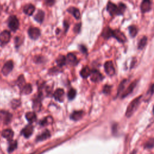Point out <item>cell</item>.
Segmentation results:
<instances>
[{"label": "cell", "instance_id": "26", "mask_svg": "<svg viewBox=\"0 0 154 154\" xmlns=\"http://www.w3.org/2000/svg\"><path fill=\"white\" fill-rule=\"evenodd\" d=\"M32 91H33L32 86L29 83L26 84L25 86L21 90V92L25 95H29L32 92Z\"/></svg>", "mask_w": 154, "mask_h": 154}, {"label": "cell", "instance_id": "1", "mask_svg": "<svg viewBox=\"0 0 154 154\" xmlns=\"http://www.w3.org/2000/svg\"><path fill=\"white\" fill-rule=\"evenodd\" d=\"M142 96H139V97L134 99V100L131 101V102L129 104V105L127 107V109H126V117H130L132 116V114L134 113V111L137 110V108H138L140 100L141 99Z\"/></svg>", "mask_w": 154, "mask_h": 154}, {"label": "cell", "instance_id": "5", "mask_svg": "<svg viewBox=\"0 0 154 154\" xmlns=\"http://www.w3.org/2000/svg\"><path fill=\"white\" fill-rule=\"evenodd\" d=\"M13 67H14L13 61L12 60H8L5 63L2 68V70H1L2 74L4 76L8 75L12 71Z\"/></svg>", "mask_w": 154, "mask_h": 154}, {"label": "cell", "instance_id": "12", "mask_svg": "<svg viewBox=\"0 0 154 154\" xmlns=\"http://www.w3.org/2000/svg\"><path fill=\"white\" fill-rule=\"evenodd\" d=\"M54 97L57 101L63 102L65 98L64 90L62 88H57L54 93Z\"/></svg>", "mask_w": 154, "mask_h": 154}, {"label": "cell", "instance_id": "6", "mask_svg": "<svg viewBox=\"0 0 154 154\" xmlns=\"http://www.w3.org/2000/svg\"><path fill=\"white\" fill-rule=\"evenodd\" d=\"M104 69L106 74L109 76H113L115 74V68L112 61H107L104 64Z\"/></svg>", "mask_w": 154, "mask_h": 154}, {"label": "cell", "instance_id": "30", "mask_svg": "<svg viewBox=\"0 0 154 154\" xmlns=\"http://www.w3.org/2000/svg\"><path fill=\"white\" fill-rule=\"evenodd\" d=\"M42 104L40 102V99L37 98L33 101V108L35 111H39L41 109Z\"/></svg>", "mask_w": 154, "mask_h": 154}, {"label": "cell", "instance_id": "4", "mask_svg": "<svg viewBox=\"0 0 154 154\" xmlns=\"http://www.w3.org/2000/svg\"><path fill=\"white\" fill-rule=\"evenodd\" d=\"M11 38L10 33L7 30H4L0 33V44L4 46L10 41Z\"/></svg>", "mask_w": 154, "mask_h": 154}, {"label": "cell", "instance_id": "16", "mask_svg": "<svg viewBox=\"0 0 154 154\" xmlns=\"http://www.w3.org/2000/svg\"><path fill=\"white\" fill-rule=\"evenodd\" d=\"M0 118L3 119L5 123H8L12 119V115L8 112L1 111H0Z\"/></svg>", "mask_w": 154, "mask_h": 154}, {"label": "cell", "instance_id": "45", "mask_svg": "<svg viewBox=\"0 0 154 154\" xmlns=\"http://www.w3.org/2000/svg\"><path fill=\"white\" fill-rule=\"evenodd\" d=\"M64 24V27H65H65L66 28V31H67L68 29V28H69V25L68 24L67 21H64V24Z\"/></svg>", "mask_w": 154, "mask_h": 154}, {"label": "cell", "instance_id": "22", "mask_svg": "<svg viewBox=\"0 0 154 154\" xmlns=\"http://www.w3.org/2000/svg\"><path fill=\"white\" fill-rule=\"evenodd\" d=\"M56 62L57 65L59 67L61 68L63 66H65L66 64V57H65L64 56L60 55L56 59Z\"/></svg>", "mask_w": 154, "mask_h": 154}, {"label": "cell", "instance_id": "29", "mask_svg": "<svg viewBox=\"0 0 154 154\" xmlns=\"http://www.w3.org/2000/svg\"><path fill=\"white\" fill-rule=\"evenodd\" d=\"M25 116H26V119L29 121V122H31V123L35 122L36 121V119H37L36 114L34 112L27 113Z\"/></svg>", "mask_w": 154, "mask_h": 154}, {"label": "cell", "instance_id": "38", "mask_svg": "<svg viewBox=\"0 0 154 154\" xmlns=\"http://www.w3.org/2000/svg\"><path fill=\"white\" fill-rule=\"evenodd\" d=\"M45 3L47 6L51 7L55 4L56 0H45Z\"/></svg>", "mask_w": 154, "mask_h": 154}, {"label": "cell", "instance_id": "41", "mask_svg": "<svg viewBox=\"0 0 154 154\" xmlns=\"http://www.w3.org/2000/svg\"><path fill=\"white\" fill-rule=\"evenodd\" d=\"M15 40V42L16 47H19L20 45L21 44V38H19V37H16Z\"/></svg>", "mask_w": 154, "mask_h": 154}, {"label": "cell", "instance_id": "14", "mask_svg": "<svg viewBox=\"0 0 154 154\" xmlns=\"http://www.w3.org/2000/svg\"><path fill=\"white\" fill-rule=\"evenodd\" d=\"M35 10H36V8H35L34 6L31 4H26L23 8L24 13L28 16L33 15Z\"/></svg>", "mask_w": 154, "mask_h": 154}, {"label": "cell", "instance_id": "39", "mask_svg": "<svg viewBox=\"0 0 154 154\" xmlns=\"http://www.w3.org/2000/svg\"><path fill=\"white\" fill-rule=\"evenodd\" d=\"M81 23H79V24H76L74 26V32L75 33H79L80 32V30H81Z\"/></svg>", "mask_w": 154, "mask_h": 154}, {"label": "cell", "instance_id": "23", "mask_svg": "<svg viewBox=\"0 0 154 154\" xmlns=\"http://www.w3.org/2000/svg\"><path fill=\"white\" fill-rule=\"evenodd\" d=\"M84 115V112L82 111H74L71 114V119L74 121H78L82 118Z\"/></svg>", "mask_w": 154, "mask_h": 154}, {"label": "cell", "instance_id": "10", "mask_svg": "<svg viewBox=\"0 0 154 154\" xmlns=\"http://www.w3.org/2000/svg\"><path fill=\"white\" fill-rule=\"evenodd\" d=\"M107 11L109 13L111 16L116 15L117 11V5L109 1L107 5Z\"/></svg>", "mask_w": 154, "mask_h": 154}, {"label": "cell", "instance_id": "11", "mask_svg": "<svg viewBox=\"0 0 154 154\" xmlns=\"http://www.w3.org/2000/svg\"><path fill=\"white\" fill-rule=\"evenodd\" d=\"M66 63L71 66H76L79 61L73 53H69L66 57Z\"/></svg>", "mask_w": 154, "mask_h": 154}, {"label": "cell", "instance_id": "21", "mask_svg": "<svg viewBox=\"0 0 154 154\" xmlns=\"http://www.w3.org/2000/svg\"><path fill=\"white\" fill-rule=\"evenodd\" d=\"M3 137H4L5 139H7L9 141L12 140V139L13 137V132L11 130H5L2 132Z\"/></svg>", "mask_w": 154, "mask_h": 154}, {"label": "cell", "instance_id": "19", "mask_svg": "<svg viewBox=\"0 0 154 154\" xmlns=\"http://www.w3.org/2000/svg\"><path fill=\"white\" fill-rule=\"evenodd\" d=\"M91 73H92V70H90V69L88 66H86L81 70L79 74L82 78H87L88 77L90 76V75H91Z\"/></svg>", "mask_w": 154, "mask_h": 154}, {"label": "cell", "instance_id": "46", "mask_svg": "<svg viewBox=\"0 0 154 154\" xmlns=\"http://www.w3.org/2000/svg\"><path fill=\"white\" fill-rule=\"evenodd\" d=\"M2 10H3V7L1 6V4H0V15H1V13Z\"/></svg>", "mask_w": 154, "mask_h": 154}, {"label": "cell", "instance_id": "7", "mask_svg": "<svg viewBox=\"0 0 154 154\" xmlns=\"http://www.w3.org/2000/svg\"><path fill=\"white\" fill-rule=\"evenodd\" d=\"M104 76L102 75L100 72L96 69L92 70L91 75H90V79L94 83H98L104 79Z\"/></svg>", "mask_w": 154, "mask_h": 154}, {"label": "cell", "instance_id": "24", "mask_svg": "<svg viewBox=\"0 0 154 154\" xmlns=\"http://www.w3.org/2000/svg\"><path fill=\"white\" fill-rule=\"evenodd\" d=\"M16 84H17V86L19 87V88L21 89V90L25 86L26 83H25V78L22 74H21L20 76H19V77L17 78V79L16 81Z\"/></svg>", "mask_w": 154, "mask_h": 154}, {"label": "cell", "instance_id": "47", "mask_svg": "<svg viewBox=\"0 0 154 154\" xmlns=\"http://www.w3.org/2000/svg\"><path fill=\"white\" fill-rule=\"evenodd\" d=\"M153 113H154V106H153Z\"/></svg>", "mask_w": 154, "mask_h": 154}, {"label": "cell", "instance_id": "18", "mask_svg": "<svg viewBox=\"0 0 154 154\" xmlns=\"http://www.w3.org/2000/svg\"><path fill=\"white\" fill-rule=\"evenodd\" d=\"M67 11L73 15L76 20H79L81 16L80 12L79 10V9H78L77 8H75L74 7H70L69 8H68Z\"/></svg>", "mask_w": 154, "mask_h": 154}, {"label": "cell", "instance_id": "17", "mask_svg": "<svg viewBox=\"0 0 154 154\" xmlns=\"http://www.w3.org/2000/svg\"><path fill=\"white\" fill-rule=\"evenodd\" d=\"M33 126L31 125H27L22 131V134L24 135L25 137L28 138L33 134Z\"/></svg>", "mask_w": 154, "mask_h": 154}, {"label": "cell", "instance_id": "32", "mask_svg": "<svg viewBox=\"0 0 154 154\" xmlns=\"http://www.w3.org/2000/svg\"><path fill=\"white\" fill-rule=\"evenodd\" d=\"M17 148V142L15 140H11L10 143H9V146L8 148V151L9 152H13L16 148Z\"/></svg>", "mask_w": 154, "mask_h": 154}, {"label": "cell", "instance_id": "9", "mask_svg": "<svg viewBox=\"0 0 154 154\" xmlns=\"http://www.w3.org/2000/svg\"><path fill=\"white\" fill-rule=\"evenodd\" d=\"M151 9V0H143L140 5V10L143 13L149 12Z\"/></svg>", "mask_w": 154, "mask_h": 154}, {"label": "cell", "instance_id": "44", "mask_svg": "<svg viewBox=\"0 0 154 154\" xmlns=\"http://www.w3.org/2000/svg\"><path fill=\"white\" fill-rule=\"evenodd\" d=\"M149 93L151 94V95H152L153 93H154V84H153L150 88H149Z\"/></svg>", "mask_w": 154, "mask_h": 154}, {"label": "cell", "instance_id": "2", "mask_svg": "<svg viewBox=\"0 0 154 154\" xmlns=\"http://www.w3.org/2000/svg\"><path fill=\"white\" fill-rule=\"evenodd\" d=\"M8 26L13 32H16L19 29L20 22L16 16L12 15L9 17L8 19Z\"/></svg>", "mask_w": 154, "mask_h": 154}, {"label": "cell", "instance_id": "15", "mask_svg": "<svg viewBox=\"0 0 154 154\" xmlns=\"http://www.w3.org/2000/svg\"><path fill=\"white\" fill-rule=\"evenodd\" d=\"M113 31V30L111 29L110 27L107 26L104 29L101 35L105 39H108L112 38Z\"/></svg>", "mask_w": 154, "mask_h": 154}, {"label": "cell", "instance_id": "33", "mask_svg": "<svg viewBox=\"0 0 154 154\" xmlns=\"http://www.w3.org/2000/svg\"><path fill=\"white\" fill-rule=\"evenodd\" d=\"M76 95H77V92L75 89L74 88L70 89L68 93V96L69 99H70V100H73V99L75 98Z\"/></svg>", "mask_w": 154, "mask_h": 154}, {"label": "cell", "instance_id": "3", "mask_svg": "<svg viewBox=\"0 0 154 154\" xmlns=\"http://www.w3.org/2000/svg\"><path fill=\"white\" fill-rule=\"evenodd\" d=\"M112 38L116 39L117 41H119L121 43H125L127 41V39H126V37L124 33L118 29L114 30L113 31Z\"/></svg>", "mask_w": 154, "mask_h": 154}, {"label": "cell", "instance_id": "25", "mask_svg": "<svg viewBox=\"0 0 154 154\" xmlns=\"http://www.w3.org/2000/svg\"><path fill=\"white\" fill-rule=\"evenodd\" d=\"M128 30H129L130 35L131 38H134L137 36L138 33V29L136 26L131 25L128 27Z\"/></svg>", "mask_w": 154, "mask_h": 154}, {"label": "cell", "instance_id": "28", "mask_svg": "<svg viewBox=\"0 0 154 154\" xmlns=\"http://www.w3.org/2000/svg\"><path fill=\"white\" fill-rule=\"evenodd\" d=\"M126 8V5L123 3H120L117 5V11L116 15H122Z\"/></svg>", "mask_w": 154, "mask_h": 154}, {"label": "cell", "instance_id": "40", "mask_svg": "<svg viewBox=\"0 0 154 154\" xmlns=\"http://www.w3.org/2000/svg\"><path fill=\"white\" fill-rule=\"evenodd\" d=\"M154 146V140H150L148 141V143L146 144V148H151Z\"/></svg>", "mask_w": 154, "mask_h": 154}, {"label": "cell", "instance_id": "43", "mask_svg": "<svg viewBox=\"0 0 154 154\" xmlns=\"http://www.w3.org/2000/svg\"><path fill=\"white\" fill-rule=\"evenodd\" d=\"M42 58L43 57L42 56H36L34 59V61L36 63H40L42 62V61H40V60H42Z\"/></svg>", "mask_w": 154, "mask_h": 154}, {"label": "cell", "instance_id": "8", "mask_svg": "<svg viewBox=\"0 0 154 154\" xmlns=\"http://www.w3.org/2000/svg\"><path fill=\"white\" fill-rule=\"evenodd\" d=\"M28 34L30 39H31L32 40H37L40 36L41 32L38 28L30 27L28 30Z\"/></svg>", "mask_w": 154, "mask_h": 154}, {"label": "cell", "instance_id": "42", "mask_svg": "<svg viewBox=\"0 0 154 154\" xmlns=\"http://www.w3.org/2000/svg\"><path fill=\"white\" fill-rule=\"evenodd\" d=\"M79 48L80 49V51L82 52L83 54H87V48L84 46V45H79Z\"/></svg>", "mask_w": 154, "mask_h": 154}, {"label": "cell", "instance_id": "13", "mask_svg": "<svg viewBox=\"0 0 154 154\" xmlns=\"http://www.w3.org/2000/svg\"><path fill=\"white\" fill-rule=\"evenodd\" d=\"M137 84V81H133L132 83H131L130 86L126 88V90L123 92L122 95V98H123L125 97H126L128 95H129L130 94H131L132 91L134 90V88L135 87Z\"/></svg>", "mask_w": 154, "mask_h": 154}, {"label": "cell", "instance_id": "20", "mask_svg": "<svg viewBox=\"0 0 154 154\" xmlns=\"http://www.w3.org/2000/svg\"><path fill=\"white\" fill-rule=\"evenodd\" d=\"M34 20L38 23H42L45 18V12L42 10H39L34 17Z\"/></svg>", "mask_w": 154, "mask_h": 154}, {"label": "cell", "instance_id": "37", "mask_svg": "<svg viewBox=\"0 0 154 154\" xmlns=\"http://www.w3.org/2000/svg\"><path fill=\"white\" fill-rule=\"evenodd\" d=\"M11 105L12 108H16L21 105V102L20 100H17V99H13L11 102Z\"/></svg>", "mask_w": 154, "mask_h": 154}, {"label": "cell", "instance_id": "31", "mask_svg": "<svg viewBox=\"0 0 154 154\" xmlns=\"http://www.w3.org/2000/svg\"><path fill=\"white\" fill-rule=\"evenodd\" d=\"M50 133L48 131H46L43 132L42 134H41L40 135H39V136L36 139L38 141H42V140H45L47 139H48L50 137Z\"/></svg>", "mask_w": 154, "mask_h": 154}, {"label": "cell", "instance_id": "35", "mask_svg": "<svg viewBox=\"0 0 154 154\" xmlns=\"http://www.w3.org/2000/svg\"><path fill=\"white\" fill-rule=\"evenodd\" d=\"M52 122V119L51 117H47V118L44 119L42 121V122H40V124L43 126H45V125H47L49 123H51Z\"/></svg>", "mask_w": 154, "mask_h": 154}, {"label": "cell", "instance_id": "27", "mask_svg": "<svg viewBox=\"0 0 154 154\" xmlns=\"http://www.w3.org/2000/svg\"><path fill=\"white\" fill-rule=\"evenodd\" d=\"M148 42V38L146 36H143V37L140 40L138 43V49L140 50L143 49L144 47H146V45Z\"/></svg>", "mask_w": 154, "mask_h": 154}, {"label": "cell", "instance_id": "36", "mask_svg": "<svg viewBox=\"0 0 154 154\" xmlns=\"http://www.w3.org/2000/svg\"><path fill=\"white\" fill-rule=\"evenodd\" d=\"M111 86L105 85L103 88V93L106 94V95L110 94V92H111Z\"/></svg>", "mask_w": 154, "mask_h": 154}, {"label": "cell", "instance_id": "34", "mask_svg": "<svg viewBox=\"0 0 154 154\" xmlns=\"http://www.w3.org/2000/svg\"><path fill=\"white\" fill-rule=\"evenodd\" d=\"M126 82H127V80L123 79L121 83V84L119 86V88H118V92H117V94L119 95L122 92H123V90L125 89V85L126 84Z\"/></svg>", "mask_w": 154, "mask_h": 154}]
</instances>
